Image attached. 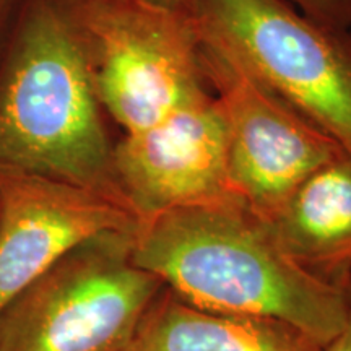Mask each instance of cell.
I'll use <instances>...</instances> for the list:
<instances>
[{"mask_svg": "<svg viewBox=\"0 0 351 351\" xmlns=\"http://www.w3.org/2000/svg\"><path fill=\"white\" fill-rule=\"evenodd\" d=\"M132 257L191 304L280 320L320 346L341 330L348 314V283L302 269L270 223L239 200L138 219Z\"/></svg>", "mask_w": 351, "mask_h": 351, "instance_id": "cell-1", "label": "cell"}, {"mask_svg": "<svg viewBox=\"0 0 351 351\" xmlns=\"http://www.w3.org/2000/svg\"><path fill=\"white\" fill-rule=\"evenodd\" d=\"M0 168L90 189L130 210L85 47L73 21L51 8L26 26L0 90Z\"/></svg>", "mask_w": 351, "mask_h": 351, "instance_id": "cell-2", "label": "cell"}, {"mask_svg": "<svg viewBox=\"0 0 351 351\" xmlns=\"http://www.w3.org/2000/svg\"><path fill=\"white\" fill-rule=\"evenodd\" d=\"M132 232L86 239L0 311V351H125L165 285L132 257Z\"/></svg>", "mask_w": 351, "mask_h": 351, "instance_id": "cell-3", "label": "cell"}, {"mask_svg": "<svg viewBox=\"0 0 351 351\" xmlns=\"http://www.w3.org/2000/svg\"><path fill=\"white\" fill-rule=\"evenodd\" d=\"M197 33L351 155V29L307 19L288 0H184Z\"/></svg>", "mask_w": 351, "mask_h": 351, "instance_id": "cell-4", "label": "cell"}, {"mask_svg": "<svg viewBox=\"0 0 351 351\" xmlns=\"http://www.w3.org/2000/svg\"><path fill=\"white\" fill-rule=\"evenodd\" d=\"M98 101L125 134L155 125L205 86L200 39L184 8L82 0L73 15Z\"/></svg>", "mask_w": 351, "mask_h": 351, "instance_id": "cell-5", "label": "cell"}, {"mask_svg": "<svg viewBox=\"0 0 351 351\" xmlns=\"http://www.w3.org/2000/svg\"><path fill=\"white\" fill-rule=\"evenodd\" d=\"M199 39L204 80L213 88L226 125L231 191L270 223L315 171L345 152L234 52L210 38Z\"/></svg>", "mask_w": 351, "mask_h": 351, "instance_id": "cell-6", "label": "cell"}, {"mask_svg": "<svg viewBox=\"0 0 351 351\" xmlns=\"http://www.w3.org/2000/svg\"><path fill=\"white\" fill-rule=\"evenodd\" d=\"M114 171L137 221L169 210L239 200L228 178L225 119L207 85L155 125L125 134L114 147Z\"/></svg>", "mask_w": 351, "mask_h": 351, "instance_id": "cell-7", "label": "cell"}, {"mask_svg": "<svg viewBox=\"0 0 351 351\" xmlns=\"http://www.w3.org/2000/svg\"><path fill=\"white\" fill-rule=\"evenodd\" d=\"M135 226V215L106 195L0 168V311L78 244Z\"/></svg>", "mask_w": 351, "mask_h": 351, "instance_id": "cell-8", "label": "cell"}, {"mask_svg": "<svg viewBox=\"0 0 351 351\" xmlns=\"http://www.w3.org/2000/svg\"><path fill=\"white\" fill-rule=\"evenodd\" d=\"M293 261L328 282L351 278V155L322 166L270 221Z\"/></svg>", "mask_w": 351, "mask_h": 351, "instance_id": "cell-9", "label": "cell"}, {"mask_svg": "<svg viewBox=\"0 0 351 351\" xmlns=\"http://www.w3.org/2000/svg\"><path fill=\"white\" fill-rule=\"evenodd\" d=\"M317 341L256 315L197 307L163 288L145 313L125 351H322Z\"/></svg>", "mask_w": 351, "mask_h": 351, "instance_id": "cell-10", "label": "cell"}, {"mask_svg": "<svg viewBox=\"0 0 351 351\" xmlns=\"http://www.w3.org/2000/svg\"><path fill=\"white\" fill-rule=\"evenodd\" d=\"M307 19L332 28L351 29V0H288Z\"/></svg>", "mask_w": 351, "mask_h": 351, "instance_id": "cell-11", "label": "cell"}, {"mask_svg": "<svg viewBox=\"0 0 351 351\" xmlns=\"http://www.w3.org/2000/svg\"><path fill=\"white\" fill-rule=\"evenodd\" d=\"M348 314H346L343 327H341V330L324 346L322 351H351V278L348 282Z\"/></svg>", "mask_w": 351, "mask_h": 351, "instance_id": "cell-12", "label": "cell"}, {"mask_svg": "<svg viewBox=\"0 0 351 351\" xmlns=\"http://www.w3.org/2000/svg\"><path fill=\"white\" fill-rule=\"evenodd\" d=\"M150 2L160 3V5L171 7V8H182L184 0H150Z\"/></svg>", "mask_w": 351, "mask_h": 351, "instance_id": "cell-13", "label": "cell"}]
</instances>
